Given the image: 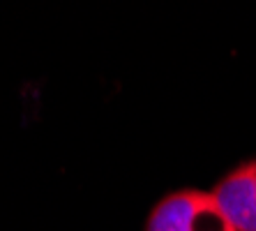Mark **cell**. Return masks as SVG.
Instances as JSON below:
<instances>
[{
	"mask_svg": "<svg viewBox=\"0 0 256 231\" xmlns=\"http://www.w3.org/2000/svg\"><path fill=\"white\" fill-rule=\"evenodd\" d=\"M146 231H236L212 192L178 190L150 210Z\"/></svg>",
	"mask_w": 256,
	"mask_h": 231,
	"instance_id": "cell-1",
	"label": "cell"
},
{
	"mask_svg": "<svg viewBox=\"0 0 256 231\" xmlns=\"http://www.w3.org/2000/svg\"><path fill=\"white\" fill-rule=\"evenodd\" d=\"M212 196L236 231H256V160L242 162L222 178Z\"/></svg>",
	"mask_w": 256,
	"mask_h": 231,
	"instance_id": "cell-2",
	"label": "cell"
}]
</instances>
